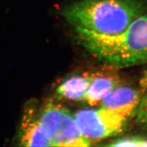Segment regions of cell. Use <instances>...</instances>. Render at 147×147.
<instances>
[{
  "label": "cell",
  "mask_w": 147,
  "mask_h": 147,
  "mask_svg": "<svg viewBox=\"0 0 147 147\" xmlns=\"http://www.w3.org/2000/svg\"><path fill=\"white\" fill-rule=\"evenodd\" d=\"M34 115L52 146L86 147L91 142L84 136L69 110L49 100L39 110L32 106Z\"/></svg>",
  "instance_id": "3"
},
{
  "label": "cell",
  "mask_w": 147,
  "mask_h": 147,
  "mask_svg": "<svg viewBox=\"0 0 147 147\" xmlns=\"http://www.w3.org/2000/svg\"><path fill=\"white\" fill-rule=\"evenodd\" d=\"M142 93L136 116L137 123L147 131V86H142Z\"/></svg>",
  "instance_id": "8"
},
{
  "label": "cell",
  "mask_w": 147,
  "mask_h": 147,
  "mask_svg": "<svg viewBox=\"0 0 147 147\" xmlns=\"http://www.w3.org/2000/svg\"><path fill=\"white\" fill-rule=\"evenodd\" d=\"M74 29L82 47L104 63L117 67L147 63V11L119 34L100 35Z\"/></svg>",
  "instance_id": "1"
},
{
  "label": "cell",
  "mask_w": 147,
  "mask_h": 147,
  "mask_svg": "<svg viewBox=\"0 0 147 147\" xmlns=\"http://www.w3.org/2000/svg\"><path fill=\"white\" fill-rule=\"evenodd\" d=\"M119 85V79L115 76L95 74L86 93L84 101L91 106L98 105Z\"/></svg>",
  "instance_id": "7"
},
{
  "label": "cell",
  "mask_w": 147,
  "mask_h": 147,
  "mask_svg": "<svg viewBox=\"0 0 147 147\" xmlns=\"http://www.w3.org/2000/svg\"><path fill=\"white\" fill-rule=\"evenodd\" d=\"M95 74L76 75L65 79L57 87L56 93L59 96L70 101H84Z\"/></svg>",
  "instance_id": "6"
},
{
  "label": "cell",
  "mask_w": 147,
  "mask_h": 147,
  "mask_svg": "<svg viewBox=\"0 0 147 147\" xmlns=\"http://www.w3.org/2000/svg\"><path fill=\"white\" fill-rule=\"evenodd\" d=\"M141 86H147V70L144 72L141 80Z\"/></svg>",
  "instance_id": "10"
},
{
  "label": "cell",
  "mask_w": 147,
  "mask_h": 147,
  "mask_svg": "<svg viewBox=\"0 0 147 147\" xmlns=\"http://www.w3.org/2000/svg\"><path fill=\"white\" fill-rule=\"evenodd\" d=\"M110 146H146L147 138L139 136H131L116 139L108 144Z\"/></svg>",
  "instance_id": "9"
},
{
  "label": "cell",
  "mask_w": 147,
  "mask_h": 147,
  "mask_svg": "<svg viewBox=\"0 0 147 147\" xmlns=\"http://www.w3.org/2000/svg\"><path fill=\"white\" fill-rule=\"evenodd\" d=\"M146 11L138 0H77L63 9L62 15L74 29L114 35Z\"/></svg>",
  "instance_id": "2"
},
{
  "label": "cell",
  "mask_w": 147,
  "mask_h": 147,
  "mask_svg": "<svg viewBox=\"0 0 147 147\" xmlns=\"http://www.w3.org/2000/svg\"><path fill=\"white\" fill-rule=\"evenodd\" d=\"M78 127L89 142H97L122 133L128 120L100 107L80 110L74 115Z\"/></svg>",
  "instance_id": "4"
},
{
  "label": "cell",
  "mask_w": 147,
  "mask_h": 147,
  "mask_svg": "<svg viewBox=\"0 0 147 147\" xmlns=\"http://www.w3.org/2000/svg\"><path fill=\"white\" fill-rule=\"evenodd\" d=\"M141 94L133 87L117 86L100 103L101 107L115 112L129 120L136 115Z\"/></svg>",
  "instance_id": "5"
}]
</instances>
